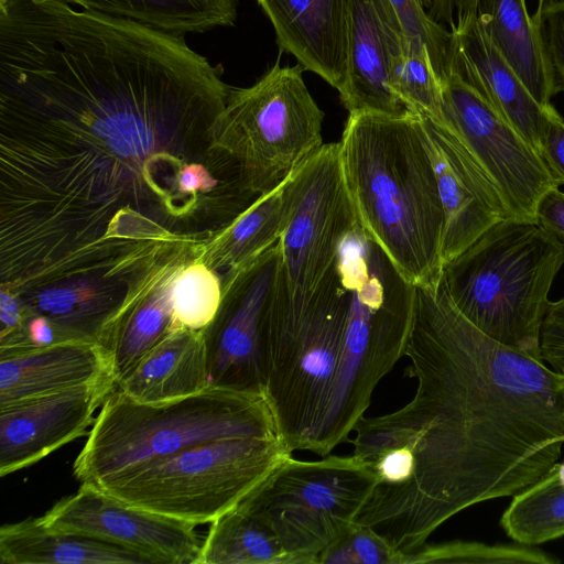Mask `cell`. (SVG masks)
Instances as JSON below:
<instances>
[{
  "mask_svg": "<svg viewBox=\"0 0 564 564\" xmlns=\"http://www.w3.org/2000/svg\"><path fill=\"white\" fill-rule=\"evenodd\" d=\"M501 527L517 543L538 545L564 535V460L513 496Z\"/></svg>",
  "mask_w": 564,
  "mask_h": 564,
  "instance_id": "28",
  "label": "cell"
},
{
  "mask_svg": "<svg viewBox=\"0 0 564 564\" xmlns=\"http://www.w3.org/2000/svg\"><path fill=\"white\" fill-rule=\"evenodd\" d=\"M560 441L564 443V435L560 437Z\"/></svg>",
  "mask_w": 564,
  "mask_h": 564,
  "instance_id": "42",
  "label": "cell"
},
{
  "mask_svg": "<svg viewBox=\"0 0 564 564\" xmlns=\"http://www.w3.org/2000/svg\"><path fill=\"white\" fill-rule=\"evenodd\" d=\"M197 564H290V558L265 524L236 507L210 523Z\"/></svg>",
  "mask_w": 564,
  "mask_h": 564,
  "instance_id": "29",
  "label": "cell"
},
{
  "mask_svg": "<svg viewBox=\"0 0 564 564\" xmlns=\"http://www.w3.org/2000/svg\"><path fill=\"white\" fill-rule=\"evenodd\" d=\"M2 564H150L134 551L28 518L0 528Z\"/></svg>",
  "mask_w": 564,
  "mask_h": 564,
  "instance_id": "24",
  "label": "cell"
},
{
  "mask_svg": "<svg viewBox=\"0 0 564 564\" xmlns=\"http://www.w3.org/2000/svg\"><path fill=\"white\" fill-rule=\"evenodd\" d=\"M181 35L61 0L0 4V286L134 272L227 223L183 172L227 152L231 86Z\"/></svg>",
  "mask_w": 564,
  "mask_h": 564,
  "instance_id": "1",
  "label": "cell"
},
{
  "mask_svg": "<svg viewBox=\"0 0 564 564\" xmlns=\"http://www.w3.org/2000/svg\"><path fill=\"white\" fill-rule=\"evenodd\" d=\"M452 33L451 70L457 72L475 86L538 150L553 106L542 107L532 97L494 45L478 14L467 19Z\"/></svg>",
  "mask_w": 564,
  "mask_h": 564,
  "instance_id": "20",
  "label": "cell"
},
{
  "mask_svg": "<svg viewBox=\"0 0 564 564\" xmlns=\"http://www.w3.org/2000/svg\"><path fill=\"white\" fill-rule=\"evenodd\" d=\"M278 436L263 394L208 387L163 402H139L115 389L102 403L73 474L101 486L198 443Z\"/></svg>",
  "mask_w": 564,
  "mask_h": 564,
  "instance_id": "5",
  "label": "cell"
},
{
  "mask_svg": "<svg viewBox=\"0 0 564 564\" xmlns=\"http://www.w3.org/2000/svg\"><path fill=\"white\" fill-rule=\"evenodd\" d=\"M318 564H403V560L375 530L352 522L321 554Z\"/></svg>",
  "mask_w": 564,
  "mask_h": 564,
  "instance_id": "34",
  "label": "cell"
},
{
  "mask_svg": "<svg viewBox=\"0 0 564 564\" xmlns=\"http://www.w3.org/2000/svg\"><path fill=\"white\" fill-rule=\"evenodd\" d=\"M390 88L403 107L420 117L447 126L442 80L426 50H408L393 65Z\"/></svg>",
  "mask_w": 564,
  "mask_h": 564,
  "instance_id": "31",
  "label": "cell"
},
{
  "mask_svg": "<svg viewBox=\"0 0 564 564\" xmlns=\"http://www.w3.org/2000/svg\"><path fill=\"white\" fill-rule=\"evenodd\" d=\"M405 375L412 399L355 425L352 455L376 484L355 522L406 558L444 522L513 497L561 456L564 379L542 359L490 338L440 280L415 285Z\"/></svg>",
  "mask_w": 564,
  "mask_h": 564,
  "instance_id": "2",
  "label": "cell"
},
{
  "mask_svg": "<svg viewBox=\"0 0 564 564\" xmlns=\"http://www.w3.org/2000/svg\"><path fill=\"white\" fill-rule=\"evenodd\" d=\"M116 389L113 377L0 408V476L29 467L85 435Z\"/></svg>",
  "mask_w": 564,
  "mask_h": 564,
  "instance_id": "16",
  "label": "cell"
},
{
  "mask_svg": "<svg viewBox=\"0 0 564 564\" xmlns=\"http://www.w3.org/2000/svg\"><path fill=\"white\" fill-rule=\"evenodd\" d=\"M406 51L405 30L391 0H351L347 75L339 91L349 113L405 109L390 88V74Z\"/></svg>",
  "mask_w": 564,
  "mask_h": 564,
  "instance_id": "18",
  "label": "cell"
},
{
  "mask_svg": "<svg viewBox=\"0 0 564 564\" xmlns=\"http://www.w3.org/2000/svg\"><path fill=\"white\" fill-rule=\"evenodd\" d=\"M200 243L160 247L129 279L126 297L107 341L118 381L172 329V286L177 269L198 252Z\"/></svg>",
  "mask_w": 564,
  "mask_h": 564,
  "instance_id": "17",
  "label": "cell"
},
{
  "mask_svg": "<svg viewBox=\"0 0 564 564\" xmlns=\"http://www.w3.org/2000/svg\"><path fill=\"white\" fill-rule=\"evenodd\" d=\"M404 26L408 50H427L435 73L442 80L453 59V33L433 21L427 12L434 0H391Z\"/></svg>",
  "mask_w": 564,
  "mask_h": 564,
  "instance_id": "33",
  "label": "cell"
},
{
  "mask_svg": "<svg viewBox=\"0 0 564 564\" xmlns=\"http://www.w3.org/2000/svg\"><path fill=\"white\" fill-rule=\"evenodd\" d=\"M113 377L108 350L65 341L0 354V408ZM115 379V378H113Z\"/></svg>",
  "mask_w": 564,
  "mask_h": 564,
  "instance_id": "22",
  "label": "cell"
},
{
  "mask_svg": "<svg viewBox=\"0 0 564 564\" xmlns=\"http://www.w3.org/2000/svg\"><path fill=\"white\" fill-rule=\"evenodd\" d=\"M357 225L339 143H324L290 177L289 212L279 239L289 312L301 310L317 290Z\"/></svg>",
  "mask_w": 564,
  "mask_h": 564,
  "instance_id": "11",
  "label": "cell"
},
{
  "mask_svg": "<svg viewBox=\"0 0 564 564\" xmlns=\"http://www.w3.org/2000/svg\"><path fill=\"white\" fill-rule=\"evenodd\" d=\"M477 14L496 48L542 106L554 95L551 75L525 0H479Z\"/></svg>",
  "mask_w": 564,
  "mask_h": 564,
  "instance_id": "26",
  "label": "cell"
},
{
  "mask_svg": "<svg viewBox=\"0 0 564 564\" xmlns=\"http://www.w3.org/2000/svg\"><path fill=\"white\" fill-rule=\"evenodd\" d=\"M564 265V242L539 223L508 217L442 267L455 308L498 343L540 358L551 286Z\"/></svg>",
  "mask_w": 564,
  "mask_h": 564,
  "instance_id": "6",
  "label": "cell"
},
{
  "mask_svg": "<svg viewBox=\"0 0 564 564\" xmlns=\"http://www.w3.org/2000/svg\"><path fill=\"white\" fill-rule=\"evenodd\" d=\"M557 372H560V373H561V376H562V377H563V379H564V365L561 367V369H560Z\"/></svg>",
  "mask_w": 564,
  "mask_h": 564,
  "instance_id": "41",
  "label": "cell"
},
{
  "mask_svg": "<svg viewBox=\"0 0 564 564\" xmlns=\"http://www.w3.org/2000/svg\"><path fill=\"white\" fill-rule=\"evenodd\" d=\"M338 143L366 235L410 283H438L444 213L420 116L408 109L351 112Z\"/></svg>",
  "mask_w": 564,
  "mask_h": 564,
  "instance_id": "3",
  "label": "cell"
},
{
  "mask_svg": "<svg viewBox=\"0 0 564 564\" xmlns=\"http://www.w3.org/2000/svg\"><path fill=\"white\" fill-rule=\"evenodd\" d=\"M291 455L279 436L209 441L98 488L158 514L195 525L212 523L236 508Z\"/></svg>",
  "mask_w": 564,
  "mask_h": 564,
  "instance_id": "8",
  "label": "cell"
},
{
  "mask_svg": "<svg viewBox=\"0 0 564 564\" xmlns=\"http://www.w3.org/2000/svg\"><path fill=\"white\" fill-rule=\"evenodd\" d=\"M540 357L555 371L564 365V297L549 303L540 330Z\"/></svg>",
  "mask_w": 564,
  "mask_h": 564,
  "instance_id": "36",
  "label": "cell"
},
{
  "mask_svg": "<svg viewBox=\"0 0 564 564\" xmlns=\"http://www.w3.org/2000/svg\"><path fill=\"white\" fill-rule=\"evenodd\" d=\"M556 564L560 560L524 544H485L474 541H449L425 544L410 555L405 564Z\"/></svg>",
  "mask_w": 564,
  "mask_h": 564,
  "instance_id": "32",
  "label": "cell"
},
{
  "mask_svg": "<svg viewBox=\"0 0 564 564\" xmlns=\"http://www.w3.org/2000/svg\"><path fill=\"white\" fill-rule=\"evenodd\" d=\"M303 70L299 63L281 66L279 57L251 86L231 87L213 126V144L236 159L257 195L278 186L324 144V111Z\"/></svg>",
  "mask_w": 564,
  "mask_h": 564,
  "instance_id": "9",
  "label": "cell"
},
{
  "mask_svg": "<svg viewBox=\"0 0 564 564\" xmlns=\"http://www.w3.org/2000/svg\"><path fill=\"white\" fill-rule=\"evenodd\" d=\"M82 10L134 21L175 34L204 33L236 24L238 0H61Z\"/></svg>",
  "mask_w": 564,
  "mask_h": 564,
  "instance_id": "27",
  "label": "cell"
},
{
  "mask_svg": "<svg viewBox=\"0 0 564 564\" xmlns=\"http://www.w3.org/2000/svg\"><path fill=\"white\" fill-rule=\"evenodd\" d=\"M478 4L479 0H434L427 14L433 21L452 31L477 14Z\"/></svg>",
  "mask_w": 564,
  "mask_h": 564,
  "instance_id": "39",
  "label": "cell"
},
{
  "mask_svg": "<svg viewBox=\"0 0 564 564\" xmlns=\"http://www.w3.org/2000/svg\"><path fill=\"white\" fill-rule=\"evenodd\" d=\"M25 311L18 294L0 289V340L18 333L25 321Z\"/></svg>",
  "mask_w": 564,
  "mask_h": 564,
  "instance_id": "40",
  "label": "cell"
},
{
  "mask_svg": "<svg viewBox=\"0 0 564 564\" xmlns=\"http://www.w3.org/2000/svg\"><path fill=\"white\" fill-rule=\"evenodd\" d=\"M535 220L564 242V193L558 187L550 189L541 197Z\"/></svg>",
  "mask_w": 564,
  "mask_h": 564,
  "instance_id": "38",
  "label": "cell"
},
{
  "mask_svg": "<svg viewBox=\"0 0 564 564\" xmlns=\"http://www.w3.org/2000/svg\"><path fill=\"white\" fill-rule=\"evenodd\" d=\"M336 269L348 312L335 377L307 452L318 456L347 441L380 380L405 357L415 285L358 224L343 239Z\"/></svg>",
  "mask_w": 564,
  "mask_h": 564,
  "instance_id": "4",
  "label": "cell"
},
{
  "mask_svg": "<svg viewBox=\"0 0 564 564\" xmlns=\"http://www.w3.org/2000/svg\"><path fill=\"white\" fill-rule=\"evenodd\" d=\"M376 484L352 454L317 460L285 458L237 506L276 536L290 564H318L352 523Z\"/></svg>",
  "mask_w": 564,
  "mask_h": 564,
  "instance_id": "10",
  "label": "cell"
},
{
  "mask_svg": "<svg viewBox=\"0 0 564 564\" xmlns=\"http://www.w3.org/2000/svg\"><path fill=\"white\" fill-rule=\"evenodd\" d=\"M221 283L218 313L203 329L208 386L264 395L269 330L284 285L279 241Z\"/></svg>",
  "mask_w": 564,
  "mask_h": 564,
  "instance_id": "12",
  "label": "cell"
},
{
  "mask_svg": "<svg viewBox=\"0 0 564 564\" xmlns=\"http://www.w3.org/2000/svg\"><path fill=\"white\" fill-rule=\"evenodd\" d=\"M291 174L256 200L224 228L200 243L198 258L225 273L245 268L280 239L289 212Z\"/></svg>",
  "mask_w": 564,
  "mask_h": 564,
  "instance_id": "25",
  "label": "cell"
},
{
  "mask_svg": "<svg viewBox=\"0 0 564 564\" xmlns=\"http://www.w3.org/2000/svg\"><path fill=\"white\" fill-rule=\"evenodd\" d=\"M420 119L444 213L443 267L511 215L496 185L458 134L448 126Z\"/></svg>",
  "mask_w": 564,
  "mask_h": 564,
  "instance_id": "15",
  "label": "cell"
},
{
  "mask_svg": "<svg viewBox=\"0 0 564 564\" xmlns=\"http://www.w3.org/2000/svg\"><path fill=\"white\" fill-rule=\"evenodd\" d=\"M172 300L174 327L203 330L213 322L220 307L221 278L198 258L197 252L177 269Z\"/></svg>",
  "mask_w": 564,
  "mask_h": 564,
  "instance_id": "30",
  "label": "cell"
},
{
  "mask_svg": "<svg viewBox=\"0 0 564 564\" xmlns=\"http://www.w3.org/2000/svg\"><path fill=\"white\" fill-rule=\"evenodd\" d=\"M276 43L338 93L347 75L351 0H257Z\"/></svg>",
  "mask_w": 564,
  "mask_h": 564,
  "instance_id": "19",
  "label": "cell"
},
{
  "mask_svg": "<svg viewBox=\"0 0 564 564\" xmlns=\"http://www.w3.org/2000/svg\"><path fill=\"white\" fill-rule=\"evenodd\" d=\"M284 291L271 318L264 397L285 446L307 451L337 369L348 294L335 263L301 310L285 308Z\"/></svg>",
  "mask_w": 564,
  "mask_h": 564,
  "instance_id": "7",
  "label": "cell"
},
{
  "mask_svg": "<svg viewBox=\"0 0 564 564\" xmlns=\"http://www.w3.org/2000/svg\"><path fill=\"white\" fill-rule=\"evenodd\" d=\"M446 123L499 191L511 217L535 220L541 197L560 184L538 150L460 74L442 80Z\"/></svg>",
  "mask_w": 564,
  "mask_h": 564,
  "instance_id": "13",
  "label": "cell"
},
{
  "mask_svg": "<svg viewBox=\"0 0 564 564\" xmlns=\"http://www.w3.org/2000/svg\"><path fill=\"white\" fill-rule=\"evenodd\" d=\"M531 17L549 67L554 95L564 93V0H538Z\"/></svg>",
  "mask_w": 564,
  "mask_h": 564,
  "instance_id": "35",
  "label": "cell"
},
{
  "mask_svg": "<svg viewBox=\"0 0 564 564\" xmlns=\"http://www.w3.org/2000/svg\"><path fill=\"white\" fill-rule=\"evenodd\" d=\"M538 151L557 183L564 184V119L554 107Z\"/></svg>",
  "mask_w": 564,
  "mask_h": 564,
  "instance_id": "37",
  "label": "cell"
},
{
  "mask_svg": "<svg viewBox=\"0 0 564 564\" xmlns=\"http://www.w3.org/2000/svg\"><path fill=\"white\" fill-rule=\"evenodd\" d=\"M131 275L68 278L26 291L19 297L25 316L45 317L55 328L59 343L86 341L106 348Z\"/></svg>",
  "mask_w": 564,
  "mask_h": 564,
  "instance_id": "21",
  "label": "cell"
},
{
  "mask_svg": "<svg viewBox=\"0 0 564 564\" xmlns=\"http://www.w3.org/2000/svg\"><path fill=\"white\" fill-rule=\"evenodd\" d=\"M203 330L176 327L144 355L116 389L139 402H163L208 388Z\"/></svg>",
  "mask_w": 564,
  "mask_h": 564,
  "instance_id": "23",
  "label": "cell"
},
{
  "mask_svg": "<svg viewBox=\"0 0 564 564\" xmlns=\"http://www.w3.org/2000/svg\"><path fill=\"white\" fill-rule=\"evenodd\" d=\"M41 519L47 527L134 551L149 563L197 564L203 543L195 524L131 506L89 484Z\"/></svg>",
  "mask_w": 564,
  "mask_h": 564,
  "instance_id": "14",
  "label": "cell"
}]
</instances>
